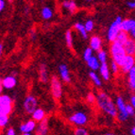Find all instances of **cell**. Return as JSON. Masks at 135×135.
<instances>
[{"instance_id":"cell-35","label":"cell","mask_w":135,"mask_h":135,"mask_svg":"<svg viewBox=\"0 0 135 135\" xmlns=\"http://www.w3.org/2000/svg\"><path fill=\"white\" fill-rule=\"evenodd\" d=\"M127 112H128L129 117H133L135 115V109L133 108V106L131 103L127 104Z\"/></svg>"},{"instance_id":"cell-6","label":"cell","mask_w":135,"mask_h":135,"mask_svg":"<svg viewBox=\"0 0 135 135\" xmlns=\"http://www.w3.org/2000/svg\"><path fill=\"white\" fill-rule=\"evenodd\" d=\"M13 108V100L8 95H1L0 97V114L9 115Z\"/></svg>"},{"instance_id":"cell-10","label":"cell","mask_w":135,"mask_h":135,"mask_svg":"<svg viewBox=\"0 0 135 135\" xmlns=\"http://www.w3.org/2000/svg\"><path fill=\"white\" fill-rule=\"evenodd\" d=\"M135 66V56L128 55L123 64L120 66V72L123 75H127Z\"/></svg>"},{"instance_id":"cell-17","label":"cell","mask_w":135,"mask_h":135,"mask_svg":"<svg viewBox=\"0 0 135 135\" xmlns=\"http://www.w3.org/2000/svg\"><path fill=\"white\" fill-rule=\"evenodd\" d=\"M127 83L128 89L135 93V66L127 74Z\"/></svg>"},{"instance_id":"cell-15","label":"cell","mask_w":135,"mask_h":135,"mask_svg":"<svg viewBox=\"0 0 135 135\" xmlns=\"http://www.w3.org/2000/svg\"><path fill=\"white\" fill-rule=\"evenodd\" d=\"M49 132V128H48V120L46 118L43 120V121L39 122L37 124L36 128V134L40 135H46Z\"/></svg>"},{"instance_id":"cell-39","label":"cell","mask_w":135,"mask_h":135,"mask_svg":"<svg viewBox=\"0 0 135 135\" xmlns=\"http://www.w3.org/2000/svg\"><path fill=\"white\" fill-rule=\"evenodd\" d=\"M129 103L131 104L133 106V108L135 109V93L133 94L132 95L131 97V98H129Z\"/></svg>"},{"instance_id":"cell-40","label":"cell","mask_w":135,"mask_h":135,"mask_svg":"<svg viewBox=\"0 0 135 135\" xmlns=\"http://www.w3.org/2000/svg\"><path fill=\"white\" fill-rule=\"evenodd\" d=\"M128 34H129L131 38H132V39H134V40H135V25H134V27L131 28V31L128 32Z\"/></svg>"},{"instance_id":"cell-16","label":"cell","mask_w":135,"mask_h":135,"mask_svg":"<svg viewBox=\"0 0 135 135\" xmlns=\"http://www.w3.org/2000/svg\"><path fill=\"white\" fill-rule=\"evenodd\" d=\"M99 73L100 76L105 81L110 80V65L108 64V62H103L101 63V65L99 67Z\"/></svg>"},{"instance_id":"cell-43","label":"cell","mask_w":135,"mask_h":135,"mask_svg":"<svg viewBox=\"0 0 135 135\" xmlns=\"http://www.w3.org/2000/svg\"><path fill=\"white\" fill-rule=\"evenodd\" d=\"M0 53H1V54L3 53V45H2V44L0 45Z\"/></svg>"},{"instance_id":"cell-25","label":"cell","mask_w":135,"mask_h":135,"mask_svg":"<svg viewBox=\"0 0 135 135\" xmlns=\"http://www.w3.org/2000/svg\"><path fill=\"white\" fill-rule=\"evenodd\" d=\"M89 78L91 79V80L93 81V83L95 84V87H101L102 86V80L101 79L99 78V76L97 74L95 71H90L89 72Z\"/></svg>"},{"instance_id":"cell-31","label":"cell","mask_w":135,"mask_h":135,"mask_svg":"<svg viewBox=\"0 0 135 135\" xmlns=\"http://www.w3.org/2000/svg\"><path fill=\"white\" fill-rule=\"evenodd\" d=\"M83 60L85 61H87L90 58H92L93 56H94V50L92 49L91 47H87L85 50H84V52H83Z\"/></svg>"},{"instance_id":"cell-21","label":"cell","mask_w":135,"mask_h":135,"mask_svg":"<svg viewBox=\"0 0 135 135\" xmlns=\"http://www.w3.org/2000/svg\"><path fill=\"white\" fill-rule=\"evenodd\" d=\"M87 65L88 67L90 68L93 71H97V70H99V67L101 65V62L99 61L98 58L97 56H93L92 58H90L87 61Z\"/></svg>"},{"instance_id":"cell-30","label":"cell","mask_w":135,"mask_h":135,"mask_svg":"<svg viewBox=\"0 0 135 135\" xmlns=\"http://www.w3.org/2000/svg\"><path fill=\"white\" fill-rule=\"evenodd\" d=\"M9 124V115L0 114V128H4Z\"/></svg>"},{"instance_id":"cell-44","label":"cell","mask_w":135,"mask_h":135,"mask_svg":"<svg viewBox=\"0 0 135 135\" xmlns=\"http://www.w3.org/2000/svg\"><path fill=\"white\" fill-rule=\"evenodd\" d=\"M8 1H9V3H12V2H13V0H8Z\"/></svg>"},{"instance_id":"cell-38","label":"cell","mask_w":135,"mask_h":135,"mask_svg":"<svg viewBox=\"0 0 135 135\" xmlns=\"http://www.w3.org/2000/svg\"><path fill=\"white\" fill-rule=\"evenodd\" d=\"M5 134L7 135H15L16 134V131L13 128H8L5 131Z\"/></svg>"},{"instance_id":"cell-18","label":"cell","mask_w":135,"mask_h":135,"mask_svg":"<svg viewBox=\"0 0 135 135\" xmlns=\"http://www.w3.org/2000/svg\"><path fill=\"white\" fill-rule=\"evenodd\" d=\"M39 77H40L41 82H43V83H47L48 82V79H49L48 70L45 63H41L40 67H39Z\"/></svg>"},{"instance_id":"cell-20","label":"cell","mask_w":135,"mask_h":135,"mask_svg":"<svg viewBox=\"0 0 135 135\" xmlns=\"http://www.w3.org/2000/svg\"><path fill=\"white\" fill-rule=\"evenodd\" d=\"M124 47L128 55L135 56V40L129 37L128 41L124 44Z\"/></svg>"},{"instance_id":"cell-4","label":"cell","mask_w":135,"mask_h":135,"mask_svg":"<svg viewBox=\"0 0 135 135\" xmlns=\"http://www.w3.org/2000/svg\"><path fill=\"white\" fill-rule=\"evenodd\" d=\"M115 104L117 107V121L121 122V123L128 121L129 115L127 112V103L125 102V99L121 95H117L115 97Z\"/></svg>"},{"instance_id":"cell-23","label":"cell","mask_w":135,"mask_h":135,"mask_svg":"<svg viewBox=\"0 0 135 135\" xmlns=\"http://www.w3.org/2000/svg\"><path fill=\"white\" fill-rule=\"evenodd\" d=\"M74 27H75V29L79 32V34L81 36V38H83L84 40H87L88 39V33H89V32L86 30L84 24H81V23L78 22V23L75 24Z\"/></svg>"},{"instance_id":"cell-26","label":"cell","mask_w":135,"mask_h":135,"mask_svg":"<svg viewBox=\"0 0 135 135\" xmlns=\"http://www.w3.org/2000/svg\"><path fill=\"white\" fill-rule=\"evenodd\" d=\"M64 39H65V44L66 45H67L68 47L70 48V49H73V42H74V40H73V34H72V31L70 30V29H68V30H66L65 34H64Z\"/></svg>"},{"instance_id":"cell-12","label":"cell","mask_w":135,"mask_h":135,"mask_svg":"<svg viewBox=\"0 0 135 135\" xmlns=\"http://www.w3.org/2000/svg\"><path fill=\"white\" fill-rule=\"evenodd\" d=\"M58 70L61 80L63 82H65V83H69L70 81H71V76H70L68 66L66 64H64V63H61V64H60L58 66Z\"/></svg>"},{"instance_id":"cell-14","label":"cell","mask_w":135,"mask_h":135,"mask_svg":"<svg viewBox=\"0 0 135 135\" xmlns=\"http://www.w3.org/2000/svg\"><path fill=\"white\" fill-rule=\"evenodd\" d=\"M102 45H103L102 39L99 36H97V35H93L90 38V47L92 48L94 51L97 52L100 49H102Z\"/></svg>"},{"instance_id":"cell-45","label":"cell","mask_w":135,"mask_h":135,"mask_svg":"<svg viewBox=\"0 0 135 135\" xmlns=\"http://www.w3.org/2000/svg\"><path fill=\"white\" fill-rule=\"evenodd\" d=\"M133 120H134V124H135V115L133 116Z\"/></svg>"},{"instance_id":"cell-1","label":"cell","mask_w":135,"mask_h":135,"mask_svg":"<svg viewBox=\"0 0 135 135\" xmlns=\"http://www.w3.org/2000/svg\"><path fill=\"white\" fill-rule=\"evenodd\" d=\"M97 105L104 113L109 116L116 118L117 116V107L115 101H113L112 97L108 95L106 93L98 92L97 94Z\"/></svg>"},{"instance_id":"cell-5","label":"cell","mask_w":135,"mask_h":135,"mask_svg":"<svg viewBox=\"0 0 135 135\" xmlns=\"http://www.w3.org/2000/svg\"><path fill=\"white\" fill-rule=\"evenodd\" d=\"M69 122L71 124L75 125L76 127H84L88 124L89 122V117L85 112L79 110L75 112L69 116Z\"/></svg>"},{"instance_id":"cell-9","label":"cell","mask_w":135,"mask_h":135,"mask_svg":"<svg viewBox=\"0 0 135 135\" xmlns=\"http://www.w3.org/2000/svg\"><path fill=\"white\" fill-rule=\"evenodd\" d=\"M37 123L35 120L33 119H30V120H27L26 121L25 123H23V124L20 125L19 127V131H20V133L23 135H30L32 134V132L36 131V128H37Z\"/></svg>"},{"instance_id":"cell-19","label":"cell","mask_w":135,"mask_h":135,"mask_svg":"<svg viewBox=\"0 0 135 135\" xmlns=\"http://www.w3.org/2000/svg\"><path fill=\"white\" fill-rule=\"evenodd\" d=\"M135 25V19L133 18H127L123 19L121 23V30L122 31L129 32Z\"/></svg>"},{"instance_id":"cell-2","label":"cell","mask_w":135,"mask_h":135,"mask_svg":"<svg viewBox=\"0 0 135 135\" xmlns=\"http://www.w3.org/2000/svg\"><path fill=\"white\" fill-rule=\"evenodd\" d=\"M110 55L113 61L117 62L120 66L123 64L124 61L126 60L127 54L126 49L124 47V45L119 43L118 41H114L110 45Z\"/></svg>"},{"instance_id":"cell-36","label":"cell","mask_w":135,"mask_h":135,"mask_svg":"<svg viewBox=\"0 0 135 135\" xmlns=\"http://www.w3.org/2000/svg\"><path fill=\"white\" fill-rule=\"evenodd\" d=\"M127 7L129 9H135V0H128V1H127Z\"/></svg>"},{"instance_id":"cell-3","label":"cell","mask_w":135,"mask_h":135,"mask_svg":"<svg viewBox=\"0 0 135 135\" xmlns=\"http://www.w3.org/2000/svg\"><path fill=\"white\" fill-rule=\"evenodd\" d=\"M122 17L121 16H117L114 19L112 24L110 25L107 31V41L109 43H113L116 41L118 34L121 32V23H122Z\"/></svg>"},{"instance_id":"cell-27","label":"cell","mask_w":135,"mask_h":135,"mask_svg":"<svg viewBox=\"0 0 135 135\" xmlns=\"http://www.w3.org/2000/svg\"><path fill=\"white\" fill-rule=\"evenodd\" d=\"M97 57L98 58L99 61L101 63L107 62L108 61V52L105 49H100L97 52Z\"/></svg>"},{"instance_id":"cell-37","label":"cell","mask_w":135,"mask_h":135,"mask_svg":"<svg viewBox=\"0 0 135 135\" xmlns=\"http://www.w3.org/2000/svg\"><path fill=\"white\" fill-rule=\"evenodd\" d=\"M29 38L31 41H34L37 39V32L35 31V29H31L29 32Z\"/></svg>"},{"instance_id":"cell-13","label":"cell","mask_w":135,"mask_h":135,"mask_svg":"<svg viewBox=\"0 0 135 135\" xmlns=\"http://www.w3.org/2000/svg\"><path fill=\"white\" fill-rule=\"evenodd\" d=\"M61 7L69 14L76 13L78 11V6L74 0H63L62 3H61Z\"/></svg>"},{"instance_id":"cell-42","label":"cell","mask_w":135,"mask_h":135,"mask_svg":"<svg viewBox=\"0 0 135 135\" xmlns=\"http://www.w3.org/2000/svg\"><path fill=\"white\" fill-rule=\"evenodd\" d=\"M131 134L135 135V126H133L132 128H131Z\"/></svg>"},{"instance_id":"cell-28","label":"cell","mask_w":135,"mask_h":135,"mask_svg":"<svg viewBox=\"0 0 135 135\" xmlns=\"http://www.w3.org/2000/svg\"><path fill=\"white\" fill-rule=\"evenodd\" d=\"M129 37H131V36H129V34H128V32L122 31V30H121V32H120V33L118 34V36H117L116 41H118L119 43H121V44H123V45H124L127 41L129 39Z\"/></svg>"},{"instance_id":"cell-29","label":"cell","mask_w":135,"mask_h":135,"mask_svg":"<svg viewBox=\"0 0 135 135\" xmlns=\"http://www.w3.org/2000/svg\"><path fill=\"white\" fill-rule=\"evenodd\" d=\"M110 72L113 75H117L120 72V65L117 62H115L114 61L112 60L110 63Z\"/></svg>"},{"instance_id":"cell-41","label":"cell","mask_w":135,"mask_h":135,"mask_svg":"<svg viewBox=\"0 0 135 135\" xmlns=\"http://www.w3.org/2000/svg\"><path fill=\"white\" fill-rule=\"evenodd\" d=\"M5 6H6V2H5V0H0V11H1V12L4 11Z\"/></svg>"},{"instance_id":"cell-32","label":"cell","mask_w":135,"mask_h":135,"mask_svg":"<svg viewBox=\"0 0 135 135\" xmlns=\"http://www.w3.org/2000/svg\"><path fill=\"white\" fill-rule=\"evenodd\" d=\"M86 101L91 105L97 103V95H94L93 93H88L87 95H86Z\"/></svg>"},{"instance_id":"cell-46","label":"cell","mask_w":135,"mask_h":135,"mask_svg":"<svg viewBox=\"0 0 135 135\" xmlns=\"http://www.w3.org/2000/svg\"><path fill=\"white\" fill-rule=\"evenodd\" d=\"M87 1H89V2H90V1H92V0H87Z\"/></svg>"},{"instance_id":"cell-34","label":"cell","mask_w":135,"mask_h":135,"mask_svg":"<svg viewBox=\"0 0 135 135\" xmlns=\"http://www.w3.org/2000/svg\"><path fill=\"white\" fill-rule=\"evenodd\" d=\"M74 133L76 135H88L89 134L88 131L84 127H78V128L75 129Z\"/></svg>"},{"instance_id":"cell-11","label":"cell","mask_w":135,"mask_h":135,"mask_svg":"<svg viewBox=\"0 0 135 135\" xmlns=\"http://www.w3.org/2000/svg\"><path fill=\"white\" fill-rule=\"evenodd\" d=\"M16 84H17V79H16V77L13 76V75H9V76H7L4 79H2L0 86H2L6 90H11V89H13L15 87Z\"/></svg>"},{"instance_id":"cell-8","label":"cell","mask_w":135,"mask_h":135,"mask_svg":"<svg viewBox=\"0 0 135 135\" xmlns=\"http://www.w3.org/2000/svg\"><path fill=\"white\" fill-rule=\"evenodd\" d=\"M23 106H24V110H25L26 113L27 114L31 115L34 110L38 108V100L35 97L29 95L25 98Z\"/></svg>"},{"instance_id":"cell-7","label":"cell","mask_w":135,"mask_h":135,"mask_svg":"<svg viewBox=\"0 0 135 135\" xmlns=\"http://www.w3.org/2000/svg\"><path fill=\"white\" fill-rule=\"evenodd\" d=\"M50 91L52 97L55 99H60L62 97V85L61 79L56 76H53L50 79Z\"/></svg>"},{"instance_id":"cell-22","label":"cell","mask_w":135,"mask_h":135,"mask_svg":"<svg viewBox=\"0 0 135 135\" xmlns=\"http://www.w3.org/2000/svg\"><path fill=\"white\" fill-rule=\"evenodd\" d=\"M31 117H32V119L35 120L37 123H39V122L43 121L45 118H46V114H45V110H43V109H41V108H37L36 110L32 113Z\"/></svg>"},{"instance_id":"cell-24","label":"cell","mask_w":135,"mask_h":135,"mask_svg":"<svg viewBox=\"0 0 135 135\" xmlns=\"http://www.w3.org/2000/svg\"><path fill=\"white\" fill-rule=\"evenodd\" d=\"M54 15L53 9L50 7H43L41 9V16L44 20H50Z\"/></svg>"},{"instance_id":"cell-33","label":"cell","mask_w":135,"mask_h":135,"mask_svg":"<svg viewBox=\"0 0 135 135\" xmlns=\"http://www.w3.org/2000/svg\"><path fill=\"white\" fill-rule=\"evenodd\" d=\"M84 26H85V28L88 32H92L94 30V27H95V23L93 20L89 19V20H87L84 23Z\"/></svg>"}]
</instances>
